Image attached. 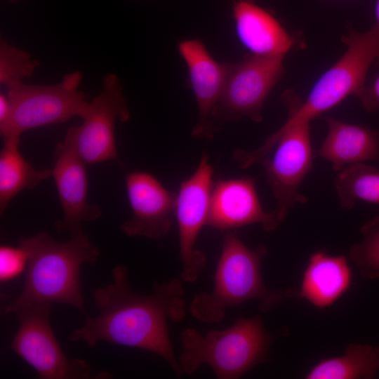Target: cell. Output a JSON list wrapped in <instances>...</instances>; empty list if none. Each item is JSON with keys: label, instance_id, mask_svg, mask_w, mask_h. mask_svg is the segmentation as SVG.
I'll list each match as a JSON object with an SVG mask.
<instances>
[{"label": "cell", "instance_id": "cell-1", "mask_svg": "<svg viewBox=\"0 0 379 379\" xmlns=\"http://www.w3.org/2000/svg\"><path fill=\"white\" fill-rule=\"evenodd\" d=\"M112 284L98 288L93 305L96 317H87L84 325L68 335L71 342L82 340L93 347L100 340L145 350L163 358L178 376L182 375L168 329V322L182 320L186 301L181 279L156 282L153 293L142 295L131 288L127 269L112 270Z\"/></svg>", "mask_w": 379, "mask_h": 379}, {"label": "cell", "instance_id": "cell-2", "mask_svg": "<svg viewBox=\"0 0 379 379\" xmlns=\"http://www.w3.org/2000/svg\"><path fill=\"white\" fill-rule=\"evenodd\" d=\"M20 246L28 253L26 277L22 291L6 305L4 314L36 303L60 302L85 312L80 286L82 264H94L98 248L84 232L58 241L46 232L22 238Z\"/></svg>", "mask_w": 379, "mask_h": 379}, {"label": "cell", "instance_id": "cell-3", "mask_svg": "<svg viewBox=\"0 0 379 379\" xmlns=\"http://www.w3.org/2000/svg\"><path fill=\"white\" fill-rule=\"evenodd\" d=\"M267 248L248 247L232 230L224 232L220 256L211 293L202 292L192 299L190 311L196 319L209 324L222 319L228 307L257 300L259 310L268 312L283 299L280 291L268 289L261 274Z\"/></svg>", "mask_w": 379, "mask_h": 379}, {"label": "cell", "instance_id": "cell-4", "mask_svg": "<svg viewBox=\"0 0 379 379\" xmlns=\"http://www.w3.org/2000/svg\"><path fill=\"white\" fill-rule=\"evenodd\" d=\"M274 339L260 315L239 318L226 329L211 330L205 335L188 328L181 333L179 366L187 375L207 365L219 379L239 378L267 359Z\"/></svg>", "mask_w": 379, "mask_h": 379}, {"label": "cell", "instance_id": "cell-5", "mask_svg": "<svg viewBox=\"0 0 379 379\" xmlns=\"http://www.w3.org/2000/svg\"><path fill=\"white\" fill-rule=\"evenodd\" d=\"M341 40L347 48L343 56L317 81L306 100L291 91L283 93L288 110L280 128L310 121L336 106L346 97L359 98L364 90L370 67L379 59V31L374 25L365 32L349 27Z\"/></svg>", "mask_w": 379, "mask_h": 379}, {"label": "cell", "instance_id": "cell-6", "mask_svg": "<svg viewBox=\"0 0 379 379\" xmlns=\"http://www.w3.org/2000/svg\"><path fill=\"white\" fill-rule=\"evenodd\" d=\"M234 158L240 168L255 164L264 166L267 182L277 201L274 211L283 221L290 208L307 201L299 187L313 166L310 121L279 128L255 150L235 149Z\"/></svg>", "mask_w": 379, "mask_h": 379}, {"label": "cell", "instance_id": "cell-7", "mask_svg": "<svg viewBox=\"0 0 379 379\" xmlns=\"http://www.w3.org/2000/svg\"><path fill=\"white\" fill-rule=\"evenodd\" d=\"M82 74L69 73L57 84L27 85L22 81L6 86L11 112L0 126L3 139L20 137L25 131L62 123L78 116L83 118L90 102L79 91Z\"/></svg>", "mask_w": 379, "mask_h": 379}, {"label": "cell", "instance_id": "cell-8", "mask_svg": "<svg viewBox=\"0 0 379 379\" xmlns=\"http://www.w3.org/2000/svg\"><path fill=\"white\" fill-rule=\"evenodd\" d=\"M284 56L245 55L230 62L225 84L211 114L213 126L246 117L262 120L264 102L284 74Z\"/></svg>", "mask_w": 379, "mask_h": 379}, {"label": "cell", "instance_id": "cell-9", "mask_svg": "<svg viewBox=\"0 0 379 379\" xmlns=\"http://www.w3.org/2000/svg\"><path fill=\"white\" fill-rule=\"evenodd\" d=\"M50 303H36L14 311L20 326L11 348L42 379L92 378L83 359H69L50 324Z\"/></svg>", "mask_w": 379, "mask_h": 379}, {"label": "cell", "instance_id": "cell-10", "mask_svg": "<svg viewBox=\"0 0 379 379\" xmlns=\"http://www.w3.org/2000/svg\"><path fill=\"white\" fill-rule=\"evenodd\" d=\"M213 174V168L204 152L194 172L180 183L176 195L175 217L182 266L180 277L185 282L196 281L206 264V256L196 248V242L202 227L207 225L215 182Z\"/></svg>", "mask_w": 379, "mask_h": 379}, {"label": "cell", "instance_id": "cell-11", "mask_svg": "<svg viewBox=\"0 0 379 379\" xmlns=\"http://www.w3.org/2000/svg\"><path fill=\"white\" fill-rule=\"evenodd\" d=\"M131 114L117 74L103 77L102 90L90 102L83 124L69 128L78 152L86 164H95L117 158V120L128 121Z\"/></svg>", "mask_w": 379, "mask_h": 379}, {"label": "cell", "instance_id": "cell-12", "mask_svg": "<svg viewBox=\"0 0 379 379\" xmlns=\"http://www.w3.org/2000/svg\"><path fill=\"white\" fill-rule=\"evenodd\" d=\"M55 159L52 176L63 211V218L55 223V230L76 235L84 232V222L99 218L102 210L88 201L86 162L78 152L69 129L64 140L57 145Z\"/></svg>", "mask_w": 379, "mask_h": 379}, {"label": "cell", "instance_id": "cell-13", "mask_svg": "<svg viewBox=\"0 0 379 379\" xmlns=\"http://www.w3.org/2000/svg\"><path fill=\"white\" fill-rule=\"evenodd\" d=\"M125 180L132 217L121 230L127 236L152 239L166 236L175 216L176 195L145 171H132Z\"/></svg>", "mask_w": 379, "mask_h": 379}, {"label": "cell", "instance_id": "cell-14", "mask_svg": "<svg viewBox=\"0 0 379 379\" xmlns=\"http://www.w3.org/2000/svg\"><path fill=\"white\" fill-rule=\"evenodd\" d=\"M282 222L274 210L267 212L263 209L254 178L218 179L214 182L207 225L224 232L260 224L270 232Z\"/></svg>", "mask_w": 379, "mask_h": 379}, {"label": "cell", "instance_id": "cell-15", "mask_svg": "<svg viewBox=\"0 0 379 379\" xmlns=\"http://www.w3.org/2000/svg\"><path fill=\"white\" fill-rule=\"evenodd\" d=\"M178 51L187 65L198 107V119L192 135L195 138L211 140L217 132L211 114L223 90L230 62L220 63L214 60L198 39L179 41Z\"/></svg>", "mask_w": 379, "mask_h": 379}, {"label": "cell", "instance_id": "cell-16", "mask_svg": "<svg viewBox=\"0 0 379 379\" xmlns=\"http://www.w3.org/2000/svg\"><path fill=\"white\" fill-rule=\"evenodd\" d=\"M232 9L237 36L250 53L285 56L293 46V38L277 19L255 2L235 1Z\"/></svg>", "mask_w": 379, "mask_h": 379}, {"label": "cell", "instance_id": "cell-17", "mask_svg": "<svg viewBox=\"0 0 379 379\" xmlns=\"http://www.w3.org/2000/svg\"><path fill=\"white\" fill-rule=\"evenodd\" d=\"M327 135L317 157L332 164L339 172L345 166L366 161L379 162V129L324 117Z\"/></svg>", "mask_w": 379, "mask_h": 379}, {"label": "cell", "instance_id": "cell-18", "mask_svg": "<svg viewBox=\"0 0 379 379\" xmlns=\"http://www.w3.org/2000/svg\"><path fill=\"white\" fill-rule=\"evenodd\" d=\"M351 271L345 257L314 252L304 272L296 295L323 309L333 304L350 286Z\"/></svg>", "mask_w": 379, "mask_h": 379}, {"label": "cell", "instance_id": "cell-19", "mask_svg": "<svg viewBox=\"0 0 379 379\" xmlns=\"http://www.w3.org/2000/svg\"><path fill=\"white\" fill-rule=\"evenodd\" d=\"M20 142V137L4 139L0 153L1 214L20 192L32 190L52 176V169H36L22 157L19 150Z\"/></svg>", "mask_w": 379, "mask_h": 379}, {"label": "cell", "instance_id": "cell-20", "mask_svg": "<svg viewBox=\"0 0 379 379\" xmlns=\"http://www.w3.org/2000/svg\"><path fill=\"white\" fill-rule=\"evenodd\" d=\"M379 370V347L351 343L345 353L316 364L307 379L372 378Z\"/></svg>", "mask_w": 379, "mask_h": 379}, {"label": "cell", "instance_id": "cell-21", "mask_svg": "<svg viewBox=\"0 0 379 379\" xmlns=\"http://www.w3.org/2000/svg\"><path fill=\"white\" fill-rule=\"evenodd\" d=\"M337 175L335 187L340 206L352 208L357 200L379 204V171L365 163L348 165Z\"/></svg>", "mask_w": 379, "mask_h": 379}, {"label": "cell", "instance_id": "cell-22", "mask_svg": "<svg viewBox=\"0 0 379 379\" xmlns=\"http://www.w3.org/2000/svg\"><path fill=\"white\" fill-rule=\"evenodd\" d=\"M360 232L363 240L351 247L350 258L364 279L379 278V215L366 222Z\"/></svg>", "mask_w": 379, "mask_h": 379}, {"label": "cell", "instance_id": "cell-23", "mask_svg": "<svg viewBox=\"0 0 379 379\" xmlns=\"http://www.w3.org/2000/svg\"><path fill=\"white\" fill-rule=\"evenodd\" d=\"M39 65L31 55L4 40L0 42V83L6 86L30 77Z\"/></svg>", "mask_w": 379, "mask_h": 379}, {"label": "cell", "instance_id": "cell-24", "mask_svg": "<svg viewBox=\"0 0 379 379\" xmlns=\"http://www.w3.org/2000/svg\"><path fill=\"white\" fill-rule=\"evenodd\" d=\"M28 253L21 246L0 247V281L6 282L19 276L25 269Z\"/></svg>", "mask_w": 379, "mask_h": 379}, {"label": "cell", "instance_id": "cell-25", "mask_svg": "<svg viewBox=\"0 0 379 379\" xmlns=\"http://www.w3.org/2000/svg\"><path fill=\"white\" fill-rule=\"evenodd\" d=\"M375 62L379 65V59ZM358 98L368 112H372L379 108V73L371 85L366 86Z\"/></svg>", "mask_w": 379, "mask_h": 379}, {"label": "cell", "instance_id": "cell-26", "mask_svg": "<svg viewBox=\"0 0 379 379\" xmlns=\"http://www.w3.org/2000/svg\"><path fill=\"white\" fill-rule=\"evenodd\" d=\"M11 112L10 102L6 95L0 93V126L8 119Z\"/></svg>", "mask_w": 379, "mask_h": 379}, {"label": "cell", "instance_id": "cell-27", "mask_svg": "<svg viewBox=\"0 0 379 379\" xmlns=\"http://www.w3.org/2000/svg\"><path fill=\"white\" fill-rule=\"evenodd\" d=\"M375 14L376 18V24L375 26L377 27L379 31V0H377L375 6Z\"/></svg>", "mask_w": 379, "mask_h": 379}, {"label": "cell", "instance_id": "cell-28", "mask_svg": "<svg viewBox=\"0 0 379 379\" xmlns=\"http://www.w3.org/2000/svg\"><path fill=\"white\" fill-rule=\"evenodd\" d=\"M246 1H249V2H255V0H245Z\"/></svg>", "mask_w": 379, "mask_h": 379}, {"label": "cell", "instance_id": "cell-29", "mask_svg": "<svg viewBox=\"0 0 379 379\" xmlns=\"http://www.w3.org/2000/svg\"><path fill=\"white\" fill-rule=\"evenodd\" d=\"M11 1H19V0H10Z\"/></svg>", "mask_w": 379, "mask_h": 379}]
</instances>
